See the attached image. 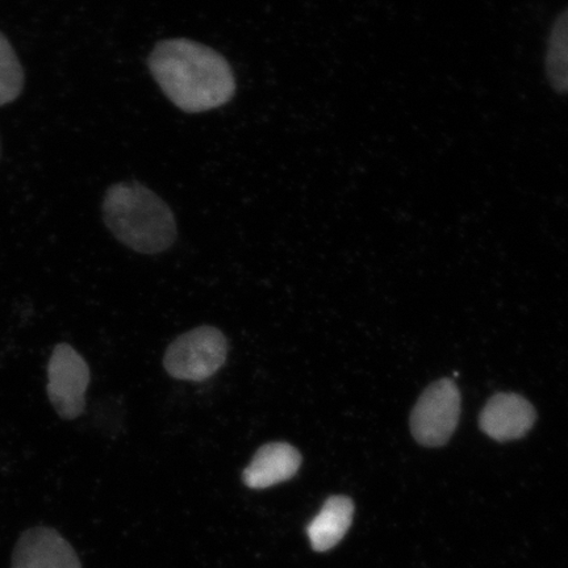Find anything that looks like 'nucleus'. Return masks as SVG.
I'll return each instance as SVG.
<instances>
[{
  "mask_svg": "<svg viewBox=\"0 0 568 568\" xmlns=\"http://www.w3.org/2000/svg\"><path fill=\"white\" fill-rule=\"evenodd\" d=\"M545 68L551 89L568 94V9L554 21Z\"/></svg>",
  "mask_w": 568,
  "mask_h": 568,
  "instance_id": "9d476101",
  "label": "nucleus"
},
{
  "mask_svg": "<svg viewBox=\"0 0 568 568\" xmlns=\"http://www.w3.org/2000/svg\"><path fill=\"white\" fill-rule=\"evenodd\" d=\"M229 355V341L215 326H199L184 333L168 347L163 366L180 381L203 382L222 368Z\"/></svg>",
  "mask_w": 568,
  "mask_h": 568,
  "instance_id": "7ed1b4c3",
  "label": "nucleus"
},
{
  "mask_svg": "<svg viewBox=\"0 0 568 568\" xmlns=\"http://www.w3.org/2000/svg\"><path fill=\"white\" fill-rule=\"evenodd\" d=\"M537 418L530 402L517 394H496L480 412L479 426L495 442H514L527 435Z\"/></svg>",
  "mask_w": 568,
  "mask_h": 568,
  "instance_id": "0eeeda50",
  "label": "nucleus"
},
{
  "mask_svg": "<svg viewBox=\"0 0 568 568\" xmlns=\"http://www.w3.org/2000/svg\"><path fill=\"white\" fill-rule=\"evenodd\" d=\"M148 65L163 94L184 112L215 110L236 91L229 61L201 42L163 40L149 55Z\"/></svg>",
  "mask_w": 568,
  "mask_h": 568,
  "instance_id": "f257e3e1",
  "label": "nucleus"
},
{
  "mask_svg": "<svg viewBox=\"0 0 568 568\" xmlns=\"http://www.w3.org/2000/svg\"><path fill=\"white\" fill-rule=\"evenodd\" d=\"M353 516L354 504L349 497H329L320 514L308 525L307 532L312 548L320 552L335 548L351 529Z\"/></svg>",
  "mask_w": 568,
  "mask_h": 568,
  "instance_id": "1a4fd4ad",
  "label": "nucleus"
},
{
  "mask_svg": "<svg viewBox=\"0 0 568 568\" xmlns=\"http://www.w3.org/2000/svg\"><path fill=\"white\" fill-rule=\"evenodd\" d=\"M24 74L20 62L6 36L0 32V106L9 104L23 90Z\"/></svg>",
  "mask_w": 568,
  "mask_h": 568,
  "instance_id": "9b49d317",
  "label": "nucleus"
},
{
  "mask_svg": "<svg viewBox=\"0 0 568 568\" xmlns=\"http://www.w3.org/2000/svg\"><path fill=\"white\" fill-rule=\"evenodd\" d=\"M11 568H82V565L73 546L59 531L36 527L18 539Z\"/></svg>",
  "mask_w": 568,
  "mask_h": 568,
  "instance_id": "423d86ee",
  "label": "nucleus"
},
{
  "mask_svg": "<svg viewBox=\"0 0 568 568\" xmlns=\"http://www.w3.org/2000/svg\"><path fill=\"white\" fill-rule=\"evenodd\" d=\"M460 417V394L452 379H439L426 388L410 415V432L426 447L445 445Z\"/></svg>",
  "mask_w": 568,
  "mask_h": 568,
  "instance_id": "20e7f679",
  "label": "nucleus"
},
{
  "mask_svg": "<svg viewBox=\"0 0 568 568\" xmlns=\"http://www.w3.org/2000/svg\"><path fill=\"white\" fill-rule=\"evenodd\" d=\"M102 209L106 229L134 252L158 254L174 244V213L144 184L134 181L113 184L106 190Z\"/></svg>",
  "mask_w": 568,
  "mask_h": 568,
  "instance_id": "f03ea898",
  "label": "nucleus"
},
{
  "mask_svg": "<svg viewBox=\"0 0 568 568\" xmlns=\"http://www.w3.org/2000/svg\"><path fill=\"white\" fill-rule=\"evenodd\" d=\"M302 454L287 443H270L261 446L243 479L248 488L265 489L293 479L302 466Z\"/></svg>",
  "mask_w": 568,
  "mask_h": 568,
  "instance_id": "6e6552de",
  "label": "nucleus"
},
{
  "mask_svg": "<svg viewBox=\"0 0 568 568\" xmlns=\"http://www.w3.org/2000/svg\"><path fill=\"white\" fill-rule=\"evenodd\" d=\"M90 367L69 344L55 345L48 364L47 393L62 420H75L87 407Z\"/></svg>",
  "mask_w": 568,
  "mask_h": 568,
  "instance_id": "39448f33",
  "label": "nucleus"
}]
</instances>
